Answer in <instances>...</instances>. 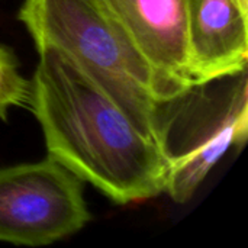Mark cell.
<instances>
[{
	"instance_id": "1",
	"label": "cell",
	"mask_w": 248,
	"mask_h": 248,
	"mask_svg": "<svg viewBox=\"0 0 248 248\" xmlns=\"http://www.w3.org/2000/svg\"><path fill=\"white\" fill-rule=\"evenodd\" d=\"M36 49L31 112L42 128L48 157L119 205L163 193L164 147L64 52Z\"/></svg>"
},
{
	"instance_id": "2",
	"label": "cell",
	"mask_w": 248,
	"mask_h": 248,
	"mask_svg": "<svg viewBox=\"0 0 248 248\" xmlns=\"http://www.w3.org/2000/svg\"><path fill=\"white\" fill-rule=\"evenodd\" d=\"M17 17L36 48L64 52L164 147L151 73L100 0H23Z\"/></svg>"
},
{
	"instance_id": "3",
	"label": "cell",
	"mask_w": 248,
	"mask_h": 248,
	"mask_svg": "<svg viewBox=\"0 0 248 248\" xmlns=\"http://www.w3.org/2000/svg\"><path fill=\"white\" fill-rule=\"evenodd\" d=\"M89 221L83 180L54 158L0 169V241L48 246Z\"/></svg>"
},
{
	"instance_id": "4",
	"label": "cell",
	"mask_w": 248,
	"mask_h": 248,
	"mask_svg": "<svg viewBox=\"0 0 248 248\" xmlns=\"http://www.w3.org/2000/svg\"><path fill=\"white\" fill-rule=\"evenodd\" d=\"M145 61L160 105L180 99L187 74L186 0H100Z\"/></svg>"
},
{
	"instance_id": "5",
	"label": "cell",
	"mask_w": 248,
	"mask_h": 248,
	"mask_svg": "<svg viewBox=\"0 0 248 248\" xmlns=\"http://www.w3.org/2000/svg\"><path fill=\"white\" fill-rule=\"evenodd\" d=\"M221 99L211 100L202 119L185 135L179 148L167 153L169 167L164 192L177 202H187L231 145L243 144L248 132L246 70Z\"/></svg>"
},
{
	"instance_id": "6",
	"label": "cell",
	"mask_w": 248,
	"mask_h": 248,
	"mask_svg": "<svg viewBox=\"0 0 248 248\" xmlns=\"http://www.w3.org/2000/svg\"><path fill=\"white\" fill-rule=\"evenodd\" d=\"M192 89L247 68L248 0H186Z\"/></svg>"
},
{
	"instance_id": "7",
	"label": "cell",
	"mask_w": 248,
	"mask_h": 248,
	"mask_svg": "<svg viewBox=\"0 0 248 248\" xmlns=\"http://www.w3.org/2000/svg\"><path fill=\"white\" fill-rule=\"evenodd\" d=\"M32 80L19 71L13 51L0 44V119L7 121L10 108L31 110Z\"/></svg>"
}]
</instances>
